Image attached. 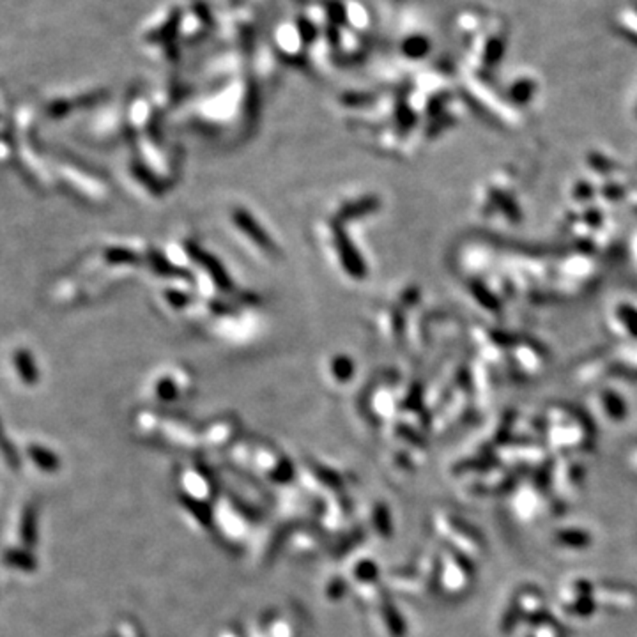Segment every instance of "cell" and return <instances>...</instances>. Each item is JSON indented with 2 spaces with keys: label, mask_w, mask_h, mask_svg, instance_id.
<instances>
[{
  "label": "cell",
  "mask_w": 637,
  "mask_h": 637,
  "mask_svg": "<svg viewBox=\"0 0 637 637\" xmlns=\"http://www.w3.org/2000/svg\"><path fill=\"white\" fill-rule=\"evenodd\" d=\"M591 598L598 607H609V609L616 611L632 609L637 603L634 591L625 586H614V584H593Z\"/></svg>",
  "instance_id": "6da1fadb"
},
{
  "label": "cell",
  "mask_w": 637,
  "mask_h": 637,
  "mask_svg": "<svg viewBox=\"0 0 637 637\" xmlns=\"http://www.w3.org/2000/svg\"><path fill=\"white\" fill-rule=\"evenodd\" d=\"M473 568H471V560L469 558H459V556H450L445 566H443V584L448 588L450 591H462L468 583L471 581Z\"/></svg>",
  "instance_id": "7a4b0ae2"
},
{
  "label": "cell",
  "mask_w": 637,
  "mask_h": 637,
  "mask_svg": "<svg viewBox=\"0 0 637 637\" xmlns=\"http://www.w3.org/2000/svg\"><path fill=\"white\" fill-rule=\"evenodd\" d=\"M536 489L538 487H523L515 493L513 508L523 519H533L542 510V498H540V493Z\"/></svg>",
  "instance_id": "3957f363"
},
{
  "label": "cell",
  "mask_w": 637,
  "mask_h": 637,
  "mask_svg": "<svg viewBox=\"0 0 637 637\" xmlns=\"http://www.w3.org/2000/svg\"><path fill=\"white\" fill-rule=\"evenodd\" d=\"M513 603L519 607L523 618L526 616L530 618V620H535V618H538L540 614L545 613V602H543L542 593L536 590H528L526 588V590H523L519 595H517Z\"/></svg>",
  "instance_id": "277c9868"
},
{
  "label": "cell",
  "mask_w": 637,
  "mask_h": 637,
  "mask_svg": "<svg viewBox=\"0 0 637 637\" xmlns=\"http://www.w3.org/2000/svg\"><path fill=\"white\" fill-rule=\"evenodd\" d=\"M554 540L560 545L570 547V549H586L591 545L590 533L583 530H561L556 533Z\"/></svg>",
  "instance_id": "5b68a950"
},
{
  "label": "cell",
  "mask_w": 637,
  "mask_h": 637,
  "mask_svg": "<svg viewBox=\"0 0 637 637\" xmlns=\"http://www.w3.org/2000/svg\"><path fill=\"white\" fill-rule=\"evenodd\" d=\"M29 453H31V459L41 471H48V473H54L59 469V457L55 453H51L50 450L43 448V446H31L29 448Z\"/></svg>",
  "instance_id": "8992f818"
},
{
  "label": "cell",
  "mask_w": 637,
  "mask_h": 637,
  "mask_svg": "<svg viewBox=\"0 0 637 637\" xmlns=\"http://www.w3.org/2000/svg\"><path fill=\"white\" fill-rule=\"evenodd\" d=\"M14 363H16L18 374H20V377L24 379L25 385H36L37 370L31 352L18 351L16 356H14Z\"/></svg>",
  "instance_id": "52a82bcc"
},
{
  "label": "cell",
  "mask_w": 637,
  "mask_h": 637,
  "mask_svg": "<svg viewBox=\"0 0 637 637\" xmlns=\"http://www.w3.org/2000/svg\"><path fill=\"white\" fill-rule=\"evenodd\" d=\"M4 560L21 570H31L32 572L36 568V558L31 553H25V550H7Z\"/></svg>",
  "instance_id": "ba28073f"
},
{
  "label": "cell",
  "mask_w": 637,
  "mask_h": 637,
  "mask_svg": "<svg viewBox=\"0 0 637 637\" xmlns=\"http://www.w3.org/2000/svg\"><path fill=\"white\" fill-rule=\"evenodd\" d=\"M36 510L27 508L21 519V538L27 545H34L36 542Z\"/></svg>",
  "instance_id": "9c48e42d"
},
{
  "label": "cell",
  "mask_w": 637,
  "mask_h": 637,
  "mask_svg": "<svg viewBox=\"0 0 637 637\" xmlns=\"http://www.w3.org/2000/svg\"><path fill=\"white\" fill-rule=\"evenodd\" d=\"M0 450H2L4 459H6L7 464L11 465V469H18V465H20V457H18L16 448H13V445L7 441L2 425H0Z\"/></svg>",
  "instance_id": "30bf717a"
},
{
  "label": "cell",
  "mask_w": 637,
  "mask_h": 637,
  "mask_svg": "<svg viewBox=\"0 0 637 637\" xmlns=\"http://www.w3.org/2000/svg\"><path fill=\"white\" fill-rule=\"evenodd\" d=\"M520 620H523V614H520L519 607L512 602V606H510L508 609H506V613L503 614L501 631L505 632V634H508V632H512L513 628L517 627V623H519Z\"/></svg>",
  "instance_id": "8fae6325"
},
{
  "label": "cell",
  "mask_w": 637,
  "mask_h": 637,
  "mask_svg": "<svg viewBox=\"0 0 637 637\" xmlns=\"http://www.w3.org/2000/svg\"><path fill=\"white\" fill-rule=\"evenodd\" d=\"M535 620H538V628H536L535 637H561L560 631H558V627L554 625V620L550 621V618H547L545 613L540 614V616L535 618Z\"/></svg>",
  "instance_id": "7c38bea8"
}]
</instances>
